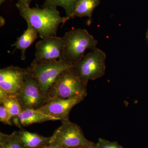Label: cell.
<instances>
[{"mask_svg":"<svg viewBox=\"0 0 148 148\" xmlns=\"http://www.w3.org/2000/svg\"><path fill=\"white\" fill-rule=\"evenodd\" d=\"M16 6L21 17L37 30L41 39L56 36L60 24L64 26L66 22L65 16H61L56 7L31 8L18 0Z\"/></svg>","mask_w":148,"mask_h":148,"instance_id":"cell-1","label":"cell"},{"mask_svg":"<svg viewBox=\"0 0 148 148\" xmlns=\"http://www.w3.org/2000/svg\"><path fill=\"white\" fill-rule=\"evenodd\" d=\"M75 66L60 74L49 92L46 102L53 98L67 99L86 97L88 83L82 78Z\"/></svg>","mask_w":148,"mask_h":148,"instance_id":"cell-2","label":"cell"},{"mask_svg":"<svg viewBox=\"0 0 148 148\" xmlns=\"http://www.w3.org/2000/svg\"><path fill=\"white\" fill-rule=\"evenodd\" d=\"M64 42V58L76 65L84 56L86 49L94 50L98 41L85 29H73L62 37Z\"/></svg>","mask_w":148,"mask_h":148,"instance_id":"cell-3","label":"cell"},{"mask_svg":"<svg viewBox=\"0 0 148 148\" xmlns=\"http://www.w3.org/2000/svg\"><path fill=\"white\" fill-rule=\"evenodd\" d=\"M75 66L64 58L49 62L33 61L28 69L37 80L45 103L49 90L60 74Z\"/></svg>","mask_w":148,"mask_h":148,"instance_id":"cell-4","label":"cell"},{"mask_svg":"<svg viewBox=\"0 0 148 148\" xmlns=\"http://www.w3.org/2000/svg\"><path fill=\"white\" fill-rule=\"evenodd\" d=\"M49 143H55L64 148H97L96 144L85 138L81 127L69 119L61 121V126L51 136Z\"/></svg>","mask_w":148,"mask_h":148,"instance_id":"cell-5","label":"cell"},{"mask_svg":"<svg viewBox=\"0 0 148 148\" xmlns=\"http://www.w3.org/2000/svg\"><path fill=\"white\" fill-rule=\"evenodd\" d=\"M106 57L105 52L96 48L84 55L75 67L82 78L88 83L89 81L98 79L105 75Z\"/></svg>","mask_w":148,"mask_h":148,"instance_id":"cell-6","label":"cell"},{"mask_svg":"<svg viewBox=\"0 0 148 148\" xmlns=\"http://www.w3.org/2000/svg\"><path fill=\"white\" fill-rule=\"evenodd\" d=\"M64 42L56 36L42 39L36 45L34 61H54L64 58Z\"/></svg>","mask_w":148,"mask_h":148,"instance_id":"cell-7","label":"cell"},{"mask_svg":"<svg viewBox=\"0 0 148 148\" xmlns=\"http://www.w3.org/2000/svg\"><path fill=\"white\" fill-rule=\"evenodd\" d=\"M17 97L23 110L39 109L45 103L37 80L32 76L29 70L24 86Z\"/></svg>","mask_w":148,"mask_h":148,"instance_id":"cell-8","label":"cell"},{"mask_svg":"<svg viewBox=\"0 0 148 148\" xmlns=\"http://www.w3.org/2000/svg\"><path fill=\"white\" fill-rule=\"evenodd\" d=\"M28 69L10 66L0 70V88L17 96L22 89Z\"/></svg>","mask_w":148,"mask_h":148,"instance_id":"cell-9","label":"cell"},{"mask_svg":"<svg viewBox=\"0 0 148 148\" xmlns=\"http://www.w3.org/2000/svg\"><path fill=\"white\" fill-rule=\"evenodd\" d=\"M85 97L77 96L71 99L53 98L49 99L39 110L43 113L61 121L69 120L73 108L84 100Z\"/></svg>","mask_w":148,"mask_h":148,"instance_id":"cell-10","label":"cell"},{"mask_svg":"<svg viewBox=\"0 0 148 148\" xmlns=\"http://www.w3.org/2000/svg\"><path fill=\"white\" fill-rule=\"evenodd\" d=\"M21 126H27L34 123H41L49 121L57 120L55 118L43 113L39 109L23 110L17 116Z\"/></svg>","mask_w":148,"mask_h":148,"instance_id":"cell-11","label":"cell"},{"mask_svg":"<svg viewBox=\"0 0 148 148\" xmlns=\"http://www.w3.org/2000/svg\"><path fill=\"white\" fill-rule=\"evenodd\" d=\"M28 27L20 37L17 38L15 43L12 46L15 47V50L19 49L21 51V59H26V51L34 42L38 37L39 34L36 30L29 23H27Z\"/></svg>","mask_w":148,"mask_h":148,"instance_id":"cell-12","label":"cell"},{"mask_svg":"<svg viewBox=\"0 0 148 148\" xmlns=\"http://www.w3.org/2000/svg\"><path fill=\"white\" fill-rule=\"evenodd\" d=\"M17 135L26 148H37L49 143L50 137H45L24 129L16 131Z\"/></svg>","mask_w":148,"mask_h":148,"instance_id":"cell-13","label":"cell"},{"mask_svg":"<svg viewBox=\"0 0 148 148\" xmlns=\"http://www.w3.org/2000/svg\"><path fill=\"white\" fill-rule=\"evenodd\" d=\"M101 1V0H77L71 18L91 17L94 10Z\"/></svg>","mask_w":148,"mask_h":148,"instance_id":"cell-14","label":"cell"},{"mask_svg":"<svg viewBox=\"0 0 148 148\" xmlns=\"http://www.w3.org/2000/svg\"><path fill=\"white\" fill-rule=\"evenodd\" d=\"M77 0H45L42 8L51 7H61L66 13V22L71 18Z\"/></svg>","mask_w":148,"mask_h":148,"instance_id":"cell-15","label":"cell"},{"mask_svg":"<svg viewBox=\"0 0 148 148\" xmlns=\"http://www.w3.org/2000/svg\"><path fill=\"white\" fill-rule=\"evenodd\" d=\"M0 148H26L19 139L16 131L12 134L0 132Z\"/></svg>","mask_w":148,"mask_h":148,"instance_id":"cell-16","label":"cell"},{"mask_svg":"<svg viewBox=\"0 0 148 148\" xmlns=\"http://www.w3.org/2000/svg\"><path fill=\"white\" fill-rule=\"evenodd\" d=\"M1 105H3L5 107L12 118L18 116L23 111L16 95L9 94L1 103Z\"/></svg>","mask_w":148,"mask_h":148,"instance_id":"cell-17","label":"cell"},{"mask_svg":"<svg viewBox=\"0 0 148 148\" xmlns=\"http://www.w3.org/2000/svg\"><path fill=\"white\" fill-rule=\"evenodd\" d=\"M13 118L12 116L7 110L6 108L3 105L0 106V121L4 124L12 125L11 119Z\"/></svg>","mask_w":148,"mask_h":148,"instance_id":"cell-18","label":"cell"},{"mask_svg":"<svg viewBox=\"0 0 148 148\" xmlns=\"http://www.w3.org/2000/svg\"><path fill=\"white\" fill-rule=\"evenodd\" d=\"M97 148H124L117 142H110L103 138H99L96 143Z\"/></svg>","mask_w":148,"mask_h":148,"instance_id":"cell-19","label":"cell"},{"mask_svg":"<svg viewBox=\"0 0 148 148\" xmlns=\"http://www.w3.org/2000/svg\"><path fill=\"white\" fill-rule=\"evenodd\" d=\"M42 148H64L55 143H49L42 147Z\"/></svg>","mask_w":148,"mask_h":148,"instance_id":"cell-20","label":"cell"},{"mask_svg":"<svg viewBox=\"0 0 148 148\" xmlns=\"http://www.w3.org/2000/svg\"><path fill=\"white\" fill-rule=\"evenodd\" d=\"M18 1H20L25 4L30 6V4H31L33 0H18Z\"/></svg>","mask_w":148,"mask_h":148,"instance_id":"cell-21","label":"cell"},{"mask_svg":"<svg viewBox=\"0 0 148 148\" xmlns=\"http://www.w3.org/2000/svg\"><path fill=\"white\" fill-rule=\"evenodd\" d=\"M0 18H1V27H2L5 23V20L2 16H1Z\"/></svg>","mask_w":148,"mask_h":148,"instance_id":"cell-22","label":"cell"},{"mask_svg":"<svg viewBox=\"0 0 148 148\" xmlns=\"http://www.w3.org/2000/svg\"><path fill=\"white\" fill-rule=\"evenodd\" d=\"M6 0H0V5H1Z\"/></svg>","mask_w":148,"mask_h":148,"instance_id":"cell-23","label":"cell"},{"mask_svg":"<svg viewBox=\"0 0 148 148\" xmlns=\"http://www.w3.org/2000/svg\"><path fill=\"white\" fill-rule=\"evenodd\" d=\"M147 39H148V30L147 33Z\"/></svg>","mask_w":148,"mask_h":148,"instance_id":"cell-24","label":"cell"},{"mask_svg":"<svg viewBox=\"0 0 148 148\" xmlns=\"http://www.w3.org/2000/svg\"><path fill=\"white\" fill-rule=\"evenodd\" d=\"M85 148L81 147H74V148Z\"/></svg>","mask_w":148,"mask_h":148,"instance_id":"cell-25","label":"cell"},{"mask_svg":"<svg viewBox=\"0 0 148 148\" xmlns=\"http://www.w3.org/2000/svg\"><path fill=\"white\" fill-rule=\"evenodd\" d=\"M42 147H43V146H42ZM42 147H40L37 148H42Z\"/></svg>","mask_w":148,"mask_h":148,"instance_id":"cell-26","label":"cell"},{"mask_svg":"<svg viewBox=\"0 0 148 148\" xmlns=\"http://www.w3.org/2000/svg\"></svg>","mask_w":148,"mask_h":148,"instance_id":"cell-27","label":"cell"}]
</instances>
